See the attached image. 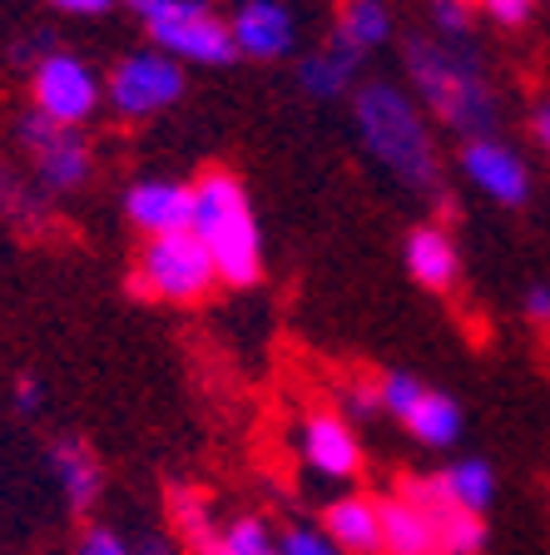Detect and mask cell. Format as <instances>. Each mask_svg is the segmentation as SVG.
I'll return each instance as SVG.
<instances>
[{"instance_id":"obj_33","label":"cell","mask_w":550,"mask_h":555,"mask_svg":"<svg viewBox=\"0 0 550 555\" xmlns=\"http://www.w3.org/2000/svg\"><path fill=\"white\" fill-rule=\"evenodd\" d=\"M135 555H174V541L169 535H144V541L135 545Z\"/></svg>"},{"instance_id":"obj_9","label":"cell","mask_w":550,"mask_h":555,"mask_svg":"<svg viewBox=\"0 0 550 555\" xmlns=\"http://www.w3.org/2000/svg\"><path fill=\"white\" fill-rule=\"evenodd\" d=\"M303 466L318 472L322 481H357L362 472V441H357L353 422L337 412H308L298 427Z\"/></svg>"},{"instance_id":"obj_5","label":"cell","mask_w":550,"mask_h":555,"mask_svg":"<svg viewBox=\"0 0 550 555\" xmlns=\"http://www.w3.org/2000/svg\"><path fill=\"white\" fill-rule=\"evenodd\" d=\"M135 288L154 302H204L218 288V268L208 248L194 233H164V238H144L135 258Z\"/></svg>"},{"instance_id":"obj_19","label":"cell","mask_w":550,"mask_h":555,"mask_svg":"<svg viewBox=\"0 0 550 555\" xmlns=\"http://www.w3.org/2000/svg\"><path fill=\"white\" fill-rule=\"evenodd\" d=\"M357 65H362V60H357L353 50H343L337 40H328L318 55H308L298 65V85H303V94H312V100H337V94L353 90Z\"/></svg>"},{"instance_id":"obj_23","label":"cell","mask_w":550,"mask_h":555,"mask_svg":"<svg viewBox=\"0 0 550 555\" xmlns=\"http://www.w3.org/2000/svg\"><path fill=\"white\" fill-rule=\"evenodd\" d=\"M436 541L442 555H482L486 551V516H471V511H451L442 526H436Z\"/></svg>"},{"instance_id":"obj_4","label":"cell","mask_w":550,"mask_h":555,"mask_svg":"<svg viewBox=\"0 0 550 555\" xmlns=\"http://www.w3.org/2000/svg\"><path fill=\"white\" fill-rule=\"evenodd\" d=\"M139 30L150 35V50L179 65H229L233 50L229 15H218L208 0H125Z\"/></svg>"},{"instance_id":"obj_13","label":"cell","mask_w":550,"mask_h":555,"mask_svg":"<svg viewBox=\"0 0 550 555\" xmlns=\"http://www.w3.org/2000/svg\"><path fill=\"white\" fill-rule=\"evenodd\" d=\"M318 531L343 555H382V506L367 491H343L322 506Z\"/></svg>"},{"instance_id":"obj_8","label":"cell","mask_w":550,"mask_h":555,"mask_svg":"<svg viewBox=\"0 0 550 555\" xmlns=\"http://www.w3.org/2000/svg\"><path fill=\"white\" fill-rule=\"evenodd\" d=\"M15 139H21V150L30 154L35 179H40L50 194H69V189L90 184L94 159H90V144H85L80 129H60L30 109V115H21V125H15Z\"/></svg>"},{"instance_id":"obj_17","label":"cell","mask_w":550,"mask_h":555,"mask_svg":"<svg viewBox=\"0 0 550 555\" xmlns=\"http://www.w3.org/2000/svg\"><path fill=\"white\" fill-rule=\"evenodd\" d=\"M378 506H382V555H442L436 526L417 506H407L397 491L378 496Z\"/></svg>"},{"instance_id":"obj_27","label":"cell","mask_w":550,"mask_h":555,"mask_svg":"<svg viewBox=\"0 0 550 555\" xmlns=\"http://www.w3.org/2000/svg\"><path fill=\"white\" fill-rule=\"evenodd\" d=\"M75 555H135V545L119 531H110V526H90V531L80 535V551Z\"/></svg>"},{"instance_id":"obj_3","label":"cell","mask_w":550,"mask_h":555,"mask_svg":"<svg viewBox=\"0 0 550 555\" xmlns=\"http://www.w3.org/2000/svg\"><path fill=\"white\" fill-rule=\"evenodd\" d=\"M194 233L218 268V283L253 288L264 278V223L239 173L204 169L194 179Z\"/></svg>"},{"instance_id":"obj_25","label":"cell","mask_w":550,"mask_h":555,"mask_svg":"<svg viewBox=\"0 0 550 555\" xmlns=\"http://www.w3.org/2000/svg\"><path fill=\"white\" fill-rule=\"evenodd\" d=\"M432 5V21L436 30L447 35V40H461L471 30V11H476V0H426Z\"/></svg>"},{"instance_id":"obj_16","label":"cell","mask_w":550,"mask_h":555,"mask_svg":"<svg viewBox=\"0 0 550 555\" xmlns=\"http://www.w3.org/2000/svg\"><path fill=\"white\" fill-rule=\"evenodd\" d=\"M397 422L412 431L422 447H432V451L457 447V437H461V406H457V397L436 392V387H426V382L417 387L412 402L401 406Z\"/></svg>"},{"instance_id":"obj_31","label":"cell","mask_w":550,"mask_h":555,"mask_svg":"<svg viewBox=\"0 0 550 555\" xmlns=\"http://www.w3.org/2000/svg\"><path fill=\"white\" fill-rule=\"evenodd\" d=\"M526 318L536 327H550V288H546V283H536V288L526 293Z\"/></svg>"},{"instance_id":"obj_12","label":"cell","mask_w":550,"mask_h":555,"mask_svg":"<svg viewBox=\"0 0 550 555\" xmlns=\"http://www.w3.org/2000/svg\"><path fill=\"white\" fill-rule=\"evenodd\" d=\"M229 30L233 50L248 60H283L293 55V40H298V21L283 0H243L229 15Z\"/></svg>"},{"instance_id":"obj_18","label":"cell","mask_w":550,"mask_h":555,"mask_svg":"<svg viewBox=\"0 0 550 555\" xmlns=\"http://www.w3.org/2000/svg\"><path fill=\"white\" fill-rule=\"evenodd\" d=\"M392 35V15L382 0H343V11H337V25L328 40H337L343 50H353L357 60L367 55V50L387 46Z\"/></svg>"},{"instance_id":"obj_1","label":"cell","mask_w":550,"mask_h":555,"mask_svg":"<svg viewBox=\"0 0 550 555\" xmlns=\"http://www.w3.org/2000/svg\"><path fill=\"white\" fill-rule=\"evenodd\" d=\"M401 65L412 75L417 100L432 109L447 129L461 139H486L496 134V90L486 80L482 60L471 55L461 40H432V35H412L401 46Z\"/></svg>"},{"instance_id":"obj_24","label":"cell","mask_w":550,"mask_h":555,"mask_svg":"<svg viewBox=\"0 0 550 555\" xmlns=\"http://www.w3.org/2000/svg\"><path fill=\"white\" fill-rule=\"evenodd\" d=\"M278 551L283 555H343L318 526H287V531L278 535Z\"/></svg>"},{"instance_id":"obj_10","label":"cell","mask_w":550,"mask_h":555,"mask_svg":"<svg viewBox=\"0 0 550 555\" xmlns=\"http://www.w3.org/2000/svg\"><path fill=\"white\" fill-rule=\"evenodd\" d=\"M125 219L144 238L194 229V184L189 179H139L125 189Z\"/></svg>"},{"instance_id":"obj_7","label":"cell","mask_w":550,"mask_h":555,"mask_svg":"<svg viewBox=\"0 0 550 555\" xmlns=\"http://www.w3.org/2000/svg\"><path fill=\"white\" fill-rule=\"evenodd\" d=\"M183 75L179 60L159 55V50H129L110 75H104V104L119 119H154L183 100Z\"/></svg>"},{"instance_id":"obj_26","label":"cell","mask_w":550,"mask_h":555,"mask_svg":"<svg viewBox=\"0 0 550 555\" xmlns=\"http://www.w3.org/2000/svg\"><path fill=\"white\" fill-rule=\"evenodd\" d=\"M343 406L347 416H357V422H367V416H378L382 412V397H378V382H347L343 387Z\"/></svg>"},{"instance_id":"obj_15","label":"cell","mask_w":550,"mask_h":555,"mask_svg":"<svg viewBox=\"0 0 550 555\" xmlns=\"http://www.w3.org/2000/svg\"><path fill=\"white\" fill-rule=\"evenodd\" d=\"M401 258H407V273H412L426 293H451L457 288L461 254H457V243H451V233L442 229V223H422V229L407 233Z\"/></svg>"},{"instance_id":"obj_22","label":"cell","mask_w":550,"mask_h":555,"mask_svg":"<svg viewBox=\"0 0 550 555\" xmlns=\"http://www.w3.org/2000/svg\"><path fill=\"white\" fill-rule=\"evenodd\" d=\"M208 555H283V551H278V535L264 516H233L218 526Z\"/></svg>"},{"instance_id":"obj_28","label":"cell","mask_w":550,"mask_h":555,"mask_svg":"<svg viewBox=\"0 0 550 555\" xmlns=\"http://www.w3.org/2000/svg\"><path fill=\"white\" fill-rule=\"evenodd\" d=\"M486 15H491L496 25H506V30H516V25L530 21V11H536V0H476Z\"/></svg>"},{"instance_id":"obj_14","label":"cell","mask_w":550,"mask_h":555,"mask_svg":"<svg viewBox=\"0 0 550 555\" xmlns=\"http://www.w3.org/2000/svg\"><path fill=\"white\" fill-rule=\"evenodd\" d=\"M50 472H55L60 496H65V506L75 511V516H85V511L100 506L104 466H100V456H94L90 441H80V437L50 441Z\"/></svg>"},{"instance_id":"obj_2","label":"cell","mask_w":550,"mask_h":555,"mask_svg":"<svg viewBox=\"0 0 550 555\" xmlns=\"http://www.w3.org/2000/svg\"><path fill=\"white\" fill-rule=\"evenodd\" d=\"M357 134H362L367 154L382 164L387 173H397L407 189L436 198L442 194V164H436V139L426 125L422 104L407 90L387 80H367L357 85Z\"/></svg>"},{"instance_id":"obj_29","label":"cell","mask_w":550,"mask_h":555,"mask_svg":"<svg viewBox=\"0 0 550 555\" xmlns=\"http://www.w3.org/2000/svg\"><path fill=\"white\" fill-rule=\"evenodd\" d=\"M40 406H46V387H40V377H15V412L35 416Z\"/></svg>"},{"instance_id":"obj_21","label":"cell","mask_w":550,"mask_h":555,"mask_svg":"<svg viewBox=\"0 0 550 555\" xmlns=\"http://www.w3.org/2000/svg\"><path fill=\"white\" fill-rule=\"evenodd\" d=\"M169 520H174V531H179V541L189 545V555H208V545L218 535V520H214V501L204 491L179 486L169 496Z\"/></svg>"},{"instance_id":"obj_6","label":"cell","mask_w":550,"mask_h":555,"mask_svg":"<svg viewBox=\"0 0 550 555\" xmlns=\"http://www.w3.org/2000/svg\"><path fill=\"white\" fill-rule=\"evenodd\" d=\"M104 104V75L85 55L69 50H46L30 65V109L60 129H80L100 115Z\"/></svg>"},{"instance_id":"obj_32","label":"cell","mask_w":550,"mask_h":555,"mask_svg":"<svg viewBox=\"0 0 550 555\" xmlns=\"http://www.w3.org/2000/svg\"><path fill=\"white\" fill-rule=\"evenodd\" d=\"M530 134H536V144L550 154V100L536 109V119H530Z\"/></svg>"},{"instance_id":"obj_30","label":"cell","mask_w":550,"mask_h":555,"mask_svg":"<svg viewBox=\"0 0 550 555\" xmlns=\"http://www.w3.org/2000/svg\"><path fill=\"white\" fill-rule=\"evenodd\" d=\"M50 5H55L60 15H85V21H90V15H110V11H115V0H50Z\"/></svg>"},{"instance_id":"obj_11","label":"cell","mask_w":550,"mask_h":555,"mask_svg":"<svg viewBox=\"0 0 550 555\" xmlns=\"http://www.w3.org/2000/svg\"><path fill=\"white\" fill-rule=\"evenodd\" d=\"M461 169H466V179L482 189L486 198H496V204H506V208H516L530 198L526 159H521L511 144H501L496 134L466 139V144H461Z\"/></svg>"},{"instance_id":"obj_20","label":"cell","mask_w":550,"mask_h":555,"mask_svg":"<svg viewBox=\"0 0 550 555\" xmlns=\"http://www.w3.org/2000/svg\"><path fill=\"white\" fill-rule=\"evenodd\" d=\"M442 476V486H447V496L457 511H471V516H486L496 501V472L491 462H482V456H461V462H451Z\"/></svg>"}]
</instances>
